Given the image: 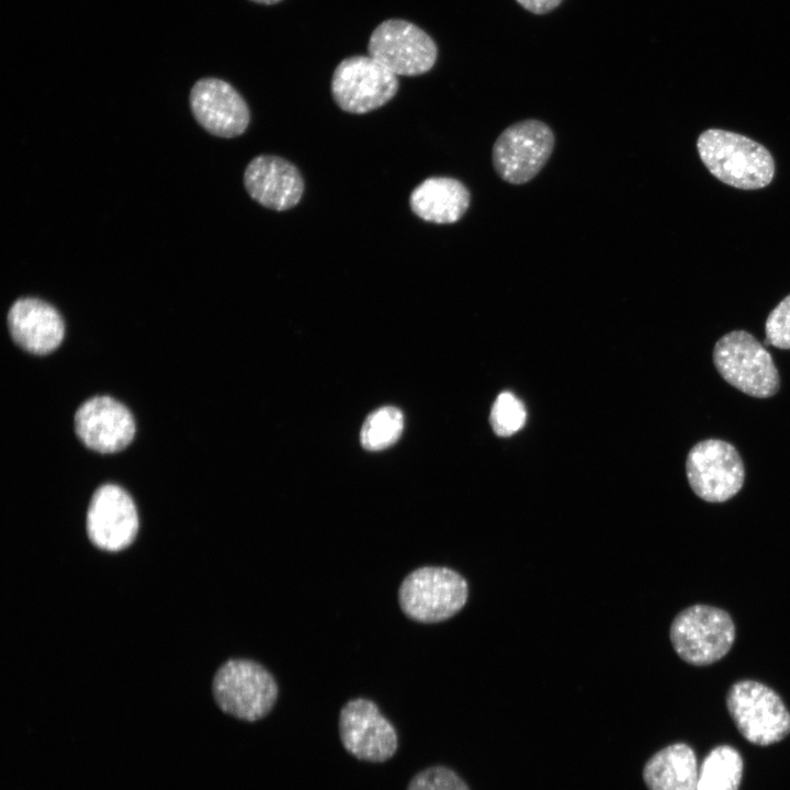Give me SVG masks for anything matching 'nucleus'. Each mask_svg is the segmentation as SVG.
Here are the masks:
<instances>
[{
	"label": "nucleus",
	"mask_w": 790,
	"mask_h": 790,
	"mask_svg": "<svg viewBox=\"0 0 790 790\" xmlns=\"http://www.w3.org/2000/svg\"><path fill=\"white\" fill-rule=\"evenodd\" d=\"M697 148L708 170L731 187L757 190L767 187L774 178L771 154L744 135L710 128L699 135Z\"/></svg>",
	"instance_id": "1"
},
{
	"label": "nucleus",
	"mask_w": 790,
	"mask_h": 790,
	"mask_svg": "<svg viewBox=\"0 0 790 790\" xmlns=\"http://www.w3.org/2000/svg\"><path fill=\"white\" fill-rule=\"evenodd\" d=\"M213 697L218 708L246 722L266 718L274 708L279 688L272 674L251 659H229L215 673Z\"/></svg>",
	"instance_id": "2"
},
{
	"label": "nucleus",
	"mask_w": 790,
	"mask_h": 790,
	"mask_svg": "<svg viewBox=\"0 0 790 790\" xmlns=\"http://www.w3.org/2000/svg\"><path fill=\"white\" fill-rule=\"evenodd\" d=\"M712 359L719 374L746 395L768 398L780 388V375L771 354L745 330L722 336L714 345Z\"/></svg>",
	"instance_id": "3"
},
{
	"label": "nucleus",
	"mask_w": 790,
	"mask_h": 790,
	"mask_svg": "<svg viewBox=\"0 0 790 790\" xmlns=\"http://www.w3.org/2000/svg\"><path fill=\"white\" fill-rule=\"evenodd\" d=\"M735 636V624L730 613L702 603L681 610L669 630L674 651L693 666H708L723 658L732 648Z\"/></svg>",
	"instance_id": "4"
},
{
	"label": "nucleus",
	"mask_w": 790,
	"mask_h": 790,
	"mask_svg": "<svg viewBox=\"0 0 790 790\" xmlns=\"http://www.w3.org/2000/svg\"><path fill=\"white\" fill-rule=\"evenodd\" d=\"M467 583L455 571L422 566L411 571L398 588V603L406 617L421 623L450 619L466 603Z\"/></svg>",
	"instance_id": "5"
},
{
	"label": "nucleus",
	"mask_w": 790,
	"mask_h": 790,
	"mask_svg": "<svg viewBox=\"0 0 790 790\" xmlns=\"http://www.w3.org/2000/svg\"><path fill=\"white\" fill-rule=\"evenodd\" d=\"M726 708L742 736L755 745L776 744L790 734V711L780 696L760 681L734 682Z\"/></svg>",
	"instance_id": "6"
},
{
	"label": "nucleus",
	"mask_w": 790,
	"mask_h": 790,
	"mask_svg": "<svg viewBox=\"0 0 790 790\" xmlns=\"http://www.w3.org/2000/svg\"><path fill=\"white\" fill-rule=\"evenodd\" d=\"M554 145V133L546 123L534 119L516 122L493 145L494 170L510 184H524L543 169Z\"/></svg>",
	"instance_id": "7"
},
{
	"label": "nucleus",
	"mask_w": 790,
	"mask_h": 790,
	"mask_svg": "<svg viewBox=\"0 0 790 790\" xmlns=\"http://www.w3.org/2000/svg\"><path fill=\"white\" fill-rule=\"evenodd\" d=\"M686 474L692 492L708 503H724L743 487L745 467L736 448L721 439L697 442L688 452Z\"/></svg>",
	"instance_id": "8"
},
{
	"label": "nucleus",
	"mask_w": 790,
	"mask_h": 790,
	"mask_svg": "<svg viewBox=\"0 0 790 790\" xmlns=\"http://www.w3.org/2000/svg\"><path fill=\"white\" fill-rule=\"evenodd\" d=\"M330 88L341 110L363 114L392 100L398 89V79L370 55H356L337 65Z\"/></svg>",
	"instance_id": "9"
},
{
	"label": "nucleus",
	"mask_w": 790,
	"mask_h": 790,
	"mask_svg": "<svg viewBox=\"0 0 790 790\" xmlns=\"http://www.w3.org/2000/svg\"><path fill=\"white\" fill-rule=\"evenodd\" d=\"M368 52L396 76H419L435 65L438 48L431 36L403 19L381 22L372 32Z\"/></svg>",
	"instance_id": "10"
},
{
	"label": "nucleus",
	"mask_w": 790,
	"mask_h": 790,
	"mask_svg": "<svg viewBox=\"0 0 790 790\" xmlns=\"http://www.w3.org/2000/svg\"><path fill=\"white\" fill-rule=\"evenodd\" d=\"M338 732L342 747L354 758L382 764L398 749V734L375 702L366 698L349 700L340 710Z\"/></svg>",
	"instance_id": "11"
},
{
	"label": "nucleus",
	"mask_w": 790,
	"mask_h": 790,
	"mask_svg": "<svg viewBox=\"0 0 790 790\" xmlns=\"http://www.w3.org/2000/svg\"><path fill=\"white\" fill-rule=\"evenodd\" d=\"M138 531L132 497L120 486L104 484L92 495L87 512V533L99 549L116 552L128 546Z\"/></svg>",
	"instance_id": "12"
},
{
	"label": "nucleus",
	"mask_w": 790,
	"mask_h": 790,
	"mask_svg": "<svg viewBox=\"0 0 790 790\" xmlns=\"http://www.w3.org/2000/svg\"><path fill=\"white\" fill-rule=\"evenodd\" d=\"M75 430L86 447L100 453H113L131 443L135 422L123 404L110 396H95L77 409Z\"/></svg>",
	"instance_id": "13"
},
{
	"label": "nucleus",
	"mask_w": 790,
	"mask_h": 790,
	"mask_svg": "<svg viewBox=\"0 0 790 790\" xmlns=\"http://www.w3.org/2000/svg\"><path fill=\"white\" fill-rule=\"evenodd\" d=\"M190 105L199 124L219 137H236L249 123L246 101L228 82L217 78L196 81L190 92Z\"/></svg>",
	"instance_id": "14"
},
{
	"label": "nucleus",
	"mask_w": 790,
	"mask_h": 790,
	"mask_svg": "<svg viewBox=\"0 0 790 790\" xmlns=\"http://www.w3.org/2000/svg\"><path fill=\"white\" fill-rule=\"evenodd\" d=\"M244 183L256 202L274 211L294 207L304 191L297 168L283 158L269 155L258 156L248 163Z\"/></svg>",
	"instance_id": "15"
},
{
	"label": "nucleus",
	"mask_w": 790,
	"mask_h": 790,
	"mask_svg": "<svg viewBox=\"0 0 790 790\" xmlns=\"http://www.w3.org/2000/svg\"><path fill=\"white\" fill-rule=\"evenodd\" d=\"M8 326L15 343L35 354L55 350L65 332L63 318L56 308L34 297H23L12 304Z\"/></svg>",
	"instance_id": "16"
},
{
	"label": "nucleus",
	"mask_w": 790,
	"mask_h": 790,
	"mask_svg": "<svg viewBox=\"0 0 790 790\" xmlns=\"http://www.w3.org/2000/svg\"><path fill=\"white\" fill-rule=\"evenodd\" d=\"M471 194L463 182L449 177H431L417 185L409 198L411 211L436 224L456 223L467 211Z\"/></svg>",
	"instance_id": "17"
},
{
	"label": "nucleus",
	"mask_w": 790,
	"mask_h": 790,
	"mask_svg": "<svg viewBox=\"0 0 790 790\" xmlns=\"http://www.w3.org/2000/svg\"><path fill=\"white\" fill-rule=\"evenodd\" d=\"M699 766L693 749L674 743L652 755L642 770L648 790H697Z\"/></svg>",
	"instance_id": "18"
},
{
	"label": "nucleus",
	"mask_w": 790,
	"mask_h": 790,
	"mask_svg": "<svg viewBox=\"0 0 790 790\" xmlns=\"http://www.w3.org/2000/svg\"><path fill=\"white\" fill-rule=\"evenodd\" d=\"M743 768L742 756L734 747L719 745L699 766L697 790H738Z\"/></svg>",
	"instance_id": "19"
},
{
	"label": "nucleus",
	"mask_w": 790,
	"mask_h": 790,
	"mask_svg": "<svg viewBox=\"0 0 790 790\" xmlns=\"http://www.w3.org/2000/svg\"><path fill=\"white\" fill-rule=\"evenodd\" d=\"M404 428L402 411L394 406H384L371 413L360 433L361 444L369 451H379L394 444Z\"/></svg>",
	"instance_id": "20"
},
{
	"label": "nucleus",
	"mask_w": 790,
	"mask_h": 790,
	"mask_svg": "<svg viewBox=\"0 0 790 790\" xmlns=\"http://www.w3.org/2000/svg\"><path fill=\"white\" fill-rule=\"evenodd\" d=\"M527 410L523 403L511 392H503L495 399L489 421L499 437H509L526 424Z\"/></svg>",
	"instance_id": "21"
},
{
	"label": "nucleus",
	"mask_w": 790,
	"mask_h": 790,
	"mask_svg": "<svg viewBox=\"0 0 790 790\" xmlns=\"http://www.w3.org/2000/svg\"><path fill=\"white\" fill-rule=\"evenodd\" d=\"M406 790H471L467 782L451 767L432 765L415 774Z\"/></svg>",
	"instance_id": "22"
},
{
	"label": "nucleus",
	"mask_w": 790,
	"mask_h": 790,
	"mask_svg": "<svg viewBox=\"0 0 790 790\" xmlns=\"http://www.w3.org/2000/svg\"><path fill=\"white\" fill-rule=\"evenodd\" d=\"M765 332L764 346L772 345L779 349H790V294L769 313L765 323Z\"/></svg>",
	"instance_id": "23"
},
{
	"label": "nucleus",
	"mask_w": 790,
	"mask_h": 790,
	"mask_svg": "<svg viewBox=\"0 0 790 790\" xmlns=\"http://www.w3.org/2000/svg\"><path fill=\"white\" fill-rule=\"evenodd\" d=\"M521 7L535 14H544L555 9L562 0H516Z\"/></svg>",
	"instance_id": "24"
},
{
	"label": "nucleus",
	"mask_w": 790,
	"mask_h": 790,
	"mask_svg": "<svg viewBox=\"0 0 790 790\" xmlns=\"http://www.w3.org/2000/svg\"><path fill=\"white\" fill-rule=\"evenodd\" d=\"M250 1H253V2L260 3V4L272 5V4L281 2L282 0H250Z\"/></svg>",
	"instance_id": "25"
}]
</instances>
